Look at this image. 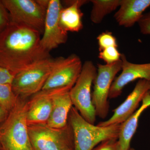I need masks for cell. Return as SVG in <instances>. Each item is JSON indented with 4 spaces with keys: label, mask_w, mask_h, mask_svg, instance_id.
<instances>
[{
    "label": "cell",
    "mask_w": 150,
    "mask_h": 150,
    "mask_svg": "<svg viewBox=\"0 0 150 150\" xmlns=\"http://www.w3.org/2000/svg\"><path fill=\"white\" fill-rule=\"evenodd\" d=\"M97 40L99 51L110 47H118L116 38L109 31H105L100 33L97 38Z\"/></svg>",
    "instance_id": "obj_21"
},
{
    "label": "cell",
    "mask_w": 150,
    "mask_h": 150,
    "mask_svg": "<svg viewBox=\"0 0 150 150\" xmlns=\"http://www.w3.org/2000/svg\"><path fill=\"white\" fill-rule=\"evenodd\" d=\"M97 72L93 62L87 61L83 64L80 74L70 90L73 105L88 122L94 124L96 114L92 101L91 86Z\"/></svg>",
    "instance_id": "obj_5"
},
{
    "label": "cell",
    "mask_w": 150,
    "mask_h": 150,
    "mask_svg": "<svg viewBox=\"0 0 150 150\" xmlns=\"http://www.w3.org/2000/svg\"><path fill=\"white\" fill-rule=\"evenodd\" d=\"M150 106V91L144 97L141 106L130 118L121 123L118 139L119 150H128L131 148V140L137 131L140 116Z\"/></svg>",
    "instance_id": "obj_16"
},
{
    "label": "cell",
    "mask_w": 150,
    "mask_h": 150,
    "mask_svg": "<svg viewBox=\"0 0 150 150\" xmlns=\"http://www.w3.org/2000/svg\"><path fill=\"white\" fill-rule=\"evenodd\" d=\"M58 58L40 60L15 75L11 86L17 96L23 98L41 91Z\"/></svg>",
    "instance_id": "obj_4"
},
{
    "label": "cell",
    "mask_w": 150,
    "mask_h": 150,
    "mask_svg": "<svg viewBox=\"0 0 150 150\" xmlns=\"http://www.w3.org/2000/svg\"><path fill=\"white\" fill-rule=\"evenodd\" d=\"M10 22V16L8 11L2 0H0V34L6 28Z\"/></svg>",
    "instance_id": "obj_22"
},
{
    "label": "cell",
    "mask_w": 150,
    "mask_h": 150,
    "mask_svg": "<svg viewBox=\"0 0 150 150\" xmlns=\"http://www.w3.org/2000/svg\"><path fill=\"white\" fill-rule=\"evenodd\" d=\"M28 103L18 97L0 126L1 150H34L30 140L26 120Z\"/></svg>",
    "instance_id": "obj_2"
},
{
    "label": "cell",
    "mask_w": 150,
    "mask_h": 150,
    "mask_svg": "<svg viewBox=\"0 0 150 150\" xmlns=\"http://www.w3.org/2000/svg\"><path fill=\"white\" fill-rule=\"evenodd\" d=\"M50 93L40 91L28 103L26 120L28 125L47 123L52 110Z\"/></svg>",
    "instance_id": "obj_15"
},
{
    "label": "cell",
    "mask_w": 150,
    "mask_h": 150,
    "mask_svg": "<svg viewBox=\"0 0 150 150\" xmlns=\"http://www.w3.org/2000/svg\"><path fill=\"white\" fill-rule=\"evenodd\" d=\"M138 23L141 33L144 35H150V11L143 14Z\"/></svg>",
    "instance_id": "obj_23"
},
{
    "label": "cell",
    "mask_w": 150,
    "mask_h": 150,
    "mask_svg": "<svg viewBox=\"0 0 150 150\" xmlns=\"http://www.w3.org/2000/svg\"><path fill=\"white\" fill-rule=\"evenodd\" d=\"M8 113L7 111L0 108V123L5 119Z\"/></svg>",
    "instance_id": "obj_26"
},
{
    "label": "cell",
    "mask_w": 150,
    "mask_h": 150,
    "mask_svg": "<svg viewBox=\"0 0 150 150\" xmlns=\"http://www.w3.org/2000/svg\"><path fill=\"white\" fill-rule=\"evenodd\" d=\"M63 8L59 0H49L43 36L40 40L42 47L49 53L61 44L66 43L68 39V32L62 28L59 20L60 12Z\"/></svg>",
    "instance_id": "obj_10"
},
{
    "label": "cell",
    "mask_w": 150,
    "mask_h": 150,
    "mask_svg": "<svg viewBox=\"0 0 150 150\" xmlns=\"http://www.w3.org/2000/svg\"><path fill=\"white\" fill-rule=\"evenodd\" d=\"M122 61L110 64H98L97 72L94 80L92 101L96 116L104 119L109 112L108 101L110 88L116 75L121 71Z\"/></svg>",
    "instance_id": "obj_9"
},
{
    "label": "cell",
    "mask_w": 150,
    "mask_h": 150,
    "mask_svg": "<svg viewBox=\"0 0 150 150\" xmlns=\"http://www.w3.org/2000/svg\"><path fill=\"white\" fill-rule=\"evenodd\" d=\"M121 54L116 47H110L99 51L98 58L106 64H110L121 60Z\"/></svg>",
    "instance_id": "obj_20"
},
{
    "label": "cell",
    "mask_w": 150,
    "mask_h": 150,
    "mask_svg": "<svg viewBox=\"0 0 150 150\" xmlns=\"http://www.w3.org/2000/svg\"><path fill=\"white\" fill-rule=\"evenodd\" d=\"M68 119L72 130L74 150H93L103 142L118 139L121 124L95 126L86 121L73 106Z\"/></svg>",
    "instance_id": "obj_3"
},
{
    "label": "cell",
    "mask_w": 150,
    "mask_h": 150,
    "mask_svg": "<svg viewBox=\"0 0 150 150\" xmlns=\"http://www.w3.org/2000/svg\"><path fill=\"white\" fill-rule=\"evenodd\" d=\"M11 21L43 33L49 0H2Z\"/></svg>",
    "instance_id": "obj_7"
},
{
    "label": "cell",
    "mask_w": 150,
    "mask_h": 150,
    "mask_svg": "<svg viewBox=\"0 0 150 150\" xmlns=\"http://www.w3.org/2000/svg\"><path fill=\"white\" fill-rule=\"evenodd\" d=\"M93 150H119L118 139H111L103 142Z\"/></svg>",
    "instance_id": "obj_24"
},
{
    "label": "cell",
    "mask_w": 150,
    "mask_h": 150,
    "mask_svg": "<svg viewBox=\"0 0 150 150\" xmlns=\"http://www.w3.org/2000/svg\"><path fill=\"white\" fill-rule=\"evenodd\" d=\"M70 90H62L50 93L52 99V110L46 124L56 129L67 126L70 110L73 107L70 97Z\"/></svg>",
    "instance_id": "obj_13"
},
{
    "label": "cell",
    "mask_w": 150,
    "mask_h": 150,
    "mask_svg": "<svg viewBox=\"0 0 150 150\" xmlns=\"http://www.w3.org/2000/svg\"><path fill=\"white\" fill-rule=\"evenodd\" d=\"M128 150H137L135 149H134V148H130V149H129Z\"/></svg>",
    "instance_id": "obj_27"
},
{
    "label": "cell",
    "mask_w": 150,
    "mask_h": 150,
    "mask_svg": "<svg viewBox=\"0 0 150 150\" xmlns=\"http://www.w3.org/2000/svg\"><path fill=\"white\" fill-rule=\"evenodd\" d=\"M149 91V82L144 79L139 80L126 99L113 110L112 116L106 121L100 122L98 126L105 127L123 123L137 110L140 102H142L146 95Z\"/></svg>",
    "instance_id": "obj_11"
},
{
    "label": "cell",
    "mask_w": 150,
    "mask_h": 150,
    "mask_svg": "<svg viewBox=\"0 0 150 150\" xmlns=\"http://www.w3.org/2000/svg\"><path fill=\"white\" fill-rule=\"evenodd\" d=\"M83 64L80 57L73 54L58 60L41 91L52 92L70 90L80 74Z\"/></svg>",
    "instance_id": "obj_8"
},
{
    "label": "cell",
    "mask_w": 150,
    "mask_h": 150,
    "mask_svg": "<svg viewBox=\"0 0 150 150\" xmlns=\"http://www.w3.org/2000/svg\"><path fill=\"white\" fill-rule=\"evenodd\" d=\"M36 30L11 21L0 34V66L15 76L42 59L51 57Z\"/></svg>",
    "instance_id": "obj_1"
},
{
    "label": "cell",
    "mask_w": 150,
    "mask_h": 150,
    "mask_svg": "<svg viewBox=\"0 0 150 150\" xmlns=\"http://www.w3.org/2000/svg\"><path fill=\"white\" fill-rule=\"evenodd\" d=\"M14 77L9 71L0 66V84L11 85Z\"/></svg>",
    "instance_id": "obj_25"
},
{
    "label": "cell",
    "mask_w": 150,
    "mask_h": 150,
    "mask_svg": "<svg viewBox=\"0 0 150 150\" xmlns=\"http://www.w3.org/2000/svg\"><path fill=\"white\" fill-rule=\"evenodd\" d=\"M69 1L68 2L67 7L63 8L60 12V24L66 32H78L83 28V13L81 10V7L88 1L77 0Z\"/></svg>",
    "instance_id": "obj_17"
},
{
    "label": "cell",
    "mask_w": 150,
    "mask_h": 150,
    "mask_svg": "<svg viewBox=\"0 0 150 150\" xmlns=\"http://www.w3.org/2000/svg\"><path fill=\"white\" fill-rule=\"evenodd\" d=\"M92 8L90 19L95 24H99L106 16L115 11L120 6V0H92Z\"/></svg>",
    "instance_id": "obj_18"
},
{
    "label": "cell",
    "mask_w": 150,
    "mask_h": 150,
    "mask_svg": "<svg viewBox=\"0 0 150 150\" xmlns=\"http://www.w3.org/2000/svg\"><path fill=\"white\" fill-rule=\"evenodd\" d=\"M18 98L13 90L11 85L0 84V108L9 112L16 104Z\"/></svg>",
    "instance_id": "obj_19"
},
{
    "label": "cell",
    "mask_w": 150,
    "mask_h": 150,
    "mask_svg": "<svg viewBox=\"0 0 150 150\" xmlns=\"http://www.w3.org/2000/svg\"><path fill=\"white\" fill-rule=\"evenodd\" d=\"M0 150H1V149H0Z\"/></svg>",
    "instance_id": "obj_28"
},
{
    "label": "cell",
    "mask_w": 150,
    "mask_h": 150,
    "mask_svg": "<svg viewBox=\"0 0 150 150\" xmlns=\"http://www.w3.org/2000/svg\"><path fill=\"white\" fill-rule=\"evenodd\" d=\"M150 6V0H120L114 18L120 26L132 27L139 22L144 12Z\"/></svg>",
    "instance_id": "obj_14"
},
{
    "label": "cell",
    "mask_w": 150,
    "mask_h": 150,
    "mask_svg": "<svg viewBox=\"0 0 150 150\" xmlns=\"http://www.w3.org/2000/svg\"><path fill=\"white\" fill-rule=\"evenodd\" d=\"M122 69L120 74L115 78L110 88L109 98L121 95L123 88L137 79H144L150 83V63L137 64L129 62L124 54H121Z\"/></svg>",
    "instance_id": "obj_12"
},
{
    "label": "cell",
    "mask_w": 150,
    "mask_h": 150,
    "mask_svg": "<svg viewBox=\"0 0 150 150\" xmlns=\"http://www.w3.org/2000/svg\"><path fill=\"white\" fill-rule=\"evenodd\" d=\"M28 128L34 150H74L70 124L61 129L51 128L46 123L30 124Z\"/></svg>",
    "instance_id": "obj_6"
}]
</instances>
